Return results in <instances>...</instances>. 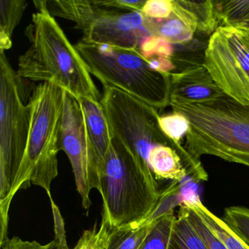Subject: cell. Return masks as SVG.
<instances>
[{
	"label": "cell",
	"mask_w": 249,
	"mask_h": 249,
	"mask_svg": "<svg viewBox=\"0 0 249 249\" xmlns=\"http://www.w3.org/2000/svg\"><path fill=\"white\" fill-rule=\"evenodd\" d=\"M0 244L8 238L11 202L19 190L31 112L20 95L17 73L0 52Z\"/></svg>",
	"instance_id": "cell-4"
},
{
	"label": "cell",
	"mask_w": 249,
	"mask_h": 249,
	"mask_svg": "<svg viewBox=\"0 0 249 249\" xmlns=\"http://www.w3.org/2000/svg\"><path fill=\"white\" fill-rule=\"evenodd\" d=\"M178 2L195 23L196 33L212 35L219 27L215 3L213 0L203 2L178 0Z\"/></svg>",
	"instance_id": "cell-19"
},
{
	"label": "cell",
	"mask_w": 249,
	"mask_h": 249,
	"mask_svg": "<svg viewBox=\"0 0 249 249\" xmlns=\"http://www.w3.org/2000/svg\"><path fill=\"white\" fill-rule=\"evenodd\" d=\"M183 203L196 213L207 227L223 242L227 249H249V245L234 233L222 218L209 211L199 197L184 201Z\"/></svg>",
	"instance_id": "cell-15"
},
{
	"label": "cell",
	"mask_w": 249,
	"mask_h": 249,
	"mask_svg": "<svg viewBox=\"0 0 249 249\" xmlns=\"http://www.w3.org/2000/svg\"><path fill=\"white\" fill-rule=\"evenodd\" d=\"M65 90L52 83L35 87L29 100L31 123L18 187L43 188L52 199L51 186L59 175L57 155Z\"/></svg>",
	"instance_id": "cell-7"
},
{
	"label": "cell",
	"mask_w": 249,
	"mask_h": 249,
	"mask_svg": "<svg viewBox=\"0 0 249 249\" xmlns=\"http://www.w3.org/2000/svg\"><path fill=\"white\" fill-rule=\"evenodd\" d=\"M33 3L37 12L24 32L30 46L18 58V79L52 83L76 98L101 101L87 64L48 11L46 1Z\"/></svg>",
	"instance_id": "cell-1"
},
{
	"label": "cell",
	"mask_w": 249,
	"mask_h": 249,
	"mask_svg": "<svg viewBox=\"0 0 249 249\" xmlns=\"http://www.w3.org/2000/svg\"><path fill=\"white\" fill-rule=\"evenodd\" d=\"M173 12L164 19H152L143 17L145 28L152 36H158L173 46L190 43L196 33V27L189 14L173 0Z\"/></svg>",
	"instance_id": "cell-12"
},
{
	"label": "cell",
	"mask_w": 249,
	"mask_h": 249,
	"mask_svg": "<svg viewBox=\"0 0 249 249\" xmlns=\"http://www.w3.org/2000/svg\"><path fill=\"white\" fill-rule=\"evenodd\" d=\"M188 220L200 236L208 249H227L223 242L207 227L200 217L190 207L183 203Z\"/></svg>",
	"instance_id": "cell-26"
},
{
	"label": "cell",
	"mask_w": 249,
	"mask_h": 249,
	"mask_svg": "<svg viewBox=\"0 0 249 249\" xmlns=\"http://www.w3.org/2000/svg\"><path fill=\"white\" fill-rule=\"evenodd\" d=\"M59 151L68 156L84 209L91 206L90 192H100V168L87 133L84 112L78 98L65 91Z\"/></svg>",
	"instance_id": "cell-9"
},
{
	"label": "cell",
	"mask_w": 249,
	"mask_h": 249,
	"mask_svg": "<svg viewBox=\"0 0 249 249\" xmlns=\"http://www.w3.org/2000/svg\"><path fill=\"white\" fill-rule=\"evenodd\" d=\"M148 164L157 180L180 183L189 177L181 157L176 150L168 145H154L150 151Z\"/></svg>",
	"instance_id": "cell-14"
},
{
	"label": "cell",
	"mask_w": 249,
	"mask_h": 249,
	"mask_svg": "<svg viewBox=\"0 0 249 249\" xmlns=\"http://www.w3.org/2000/svg\"><path fill=\"white\" fill-rule=\"evenodd\" d=\"M168 249H208L188 220L184 207L182 205L173 225Z\"/></svg>",
	"instance_id": "cell-18"
},
{
	"label": "cell",
	"mask_w": 249,
	"mask_h": 249,
	"mask_svg": "<svg viewBox=\"0 0 249 249\" xmlns=\"http://www.w3.org/2000/svg\"><path fill=\"white\" fill-rule=\"evenodd\" d=\"M100 7L107 10L122 12L141 13L146 0H96Z\"/></svg>",
	"instance_id": "cell-29"
},
{
	"label": "cell",
	"mask_w": 249,
	"mask_h": 249,
	"mask_svg": "<svg viewBox=\"0 0 249 249\" xmlns=\"http://www.w3.org/2000/svg\"><path fill=\"white\" fill-rule=\"evenodd\" d=\"M1 249H69L67 240L54 238L46 244H41L36 240L29 241L14 236L8 238L0 244Z\"/></svg>",
	"instance_id": "cell-27"
},
{
	"label": "cell",
	"mask_w": 249,
	"mask_h": 249,
	"mask_svg": "<svg viewBox=\"0 0 249 249\" xmlns=\"http://www.w3.org/2000/svg\"><path fill=\"white\" fill-rule=\"evenodd\" d=\"M176 218L174 210L158 217L139 249H168Z\"/></svg>",
	"instance_id": "cell-21"
},
{
	"label": "cell",
	"mask_w": 249,
	"mask_h": 249,
	"mask_svg": "<svg viewBox=\"0 0 249 249\" xmlns=\"http://www.w3.org/2000/svg\"><path fill=\"white\" fill-rule=\"evenodd\" d=\"M203 65L224 94L249 106V32L220 27L210 36Z\"/></svg>",
	"instance_id": "cell-8"
},
{
	"label": "cell",
	"mask_w": 249,
	"mask_h": 249,
	"mask_svg": "<svg viewBox=\"0 0 249 249\" xmlns=\"http://www.w3.org/2000/svg\"><path fill=\"white\" fill-rule=\"evenodd\" d=\"M27 6L25 0L0 1V52H6L12 47L13 34Z\"/></svg>",
	"instance_id": "cell-17"
},
{
	"label": "cell",
	"mask_w": 249,
	"mask_h": 249,
	"mask_svg": "<svg viewBox=\"0 0 249 249\" xmlns=\"http://www.w3.org/2000/svg\"><path fill=\"white\" fill-rule=\"evenodd\" d=\"M138 52L158 72L170 74L176 71L173 61L174 46L164 39L151 35L143 42Z\"/></svg>",
	"instance_id": "cell-16"
},
{
	"label": "cell",
	"mask_w": 249,
	"mask_h": 249,
	"mask_svg": "<svg viewBox=\"0 0 249 249\" xmlns=\"http://www.w3.org/2000/svg\"><path fill=\"white\" fill-rule=\"evenodd\" d=\"M100 102L112 135L129 148L150 180L157 182L148 164L150 151L156 145H168L176 150L189 176L196 177L204 171L199 160L194 158L181 144L164 135L159 125L157 109L113 87H104Z\"/></svg>",
	"instance_id": "cell-5"
},
{
	"label": "cell",
	"mask_w": 249,
	"mask_h": 249,
	"mask_svg": "<svg viewBox=\"0 0 249 249\" xmlns=\"http://www.w3.org/2000/svg\"><path fill=\"white\" fill-rule=\"evenodd\" d=\"M220 27L237 26L249 18V0L214 1Z\"/></svg>",
	"instance_id": "cell-22"
},
{
	"label": "cell",
	"mask_w": 249,
	"mask_h": 249,
	"mask_svg": "<svg viewBox=\"0 0 249 249\" xmlns=\"http://www.w3.org/2000/svg\"><path fill=\"white\" fill-rule=\"evenodd\" d=\"M78 100L84 112L91 148L101 166L113 139L106 112L100 101L89 98H81Z\"/></svg>",
	"instance_id": "cell-13"
},
{
	"label": "cell",
	"mask_w": 249,
	"mask_h": 249,
	"mask_svg": "<svg viewBox=\"0 0 249 249\" xmlns=\"http://www.w3.org/2000/svg\"><path fill=\"white\" fill-rule=\"evenodd\" d=\"M170 104L205 103L224 94L203 64L170 73Z\"/></svg>",
	"instance_id": "cell-11"
},
{
	"label": "cell",
	"mask_w": 249,
	"mask_h": 249,
	"mask_svg": "<svg viewBox=\"0 0 249 249\" xmlns=\"http://www.w3.org/2000/svg\"><path fill=\"white\" fill-rule=\"evenodd\" d=\"M91 75L157 110L170 106V74L154 70L135 49L79 41L75 45Z\"/></svg>",
	"instance_id": "cell-6"
},
{
	"label": "cell",
	"mask_w": 249,
	"mask_h": 249,
	"mask_svg": "<svg viewBox=\"0 0 249 249\" xmlns=\"http://www.w3.org/2000/svg\"><path fill=\"white\" fill-rule=\"evenodd\" d=\"M237 26L243 27V28L246 29V30H247L249 32V18H248L247 19L245 20V21H243L241 24H239V25Z\"/></svg>",
	"instance_id": "cell-30"
},
{
	"label": "cell",
	"mask_w": 249,
	"mask_h": 249,
	"mask_svg": "<svg viewBox=\"0 0 249 249\" xmlns=\"http://www.w3.org/2000/svg\"><path fill=\"white\" fill-rule=\"evenodd\" d=\"M173 0H146L141 14L152 19H164L173 12Z\"/></svg>",
	"instance_id": "cell-28"
},
{
	"label": "cell",
	"mask_w": 249,
	"mask_h": 249,
	"mask_svg": "<svg viewBox=\"0 0 249 249\" xmlns=\"http://www.w3.org/2000/svg\"><path fill=\"white\" fill-rule=\"evenodd\" d=\"M223 220L242 240L249 245V208L231 206L226 208Z\"/></svg>",
	"instance_id": "cell-25"
},
{
	"label": "cell",
	"mask_w": 249,
	"mask_h": 249,
	"mask_svg": "<svg viewBox=\"0 0 249 249\" xmlns=\"http://www.w3.org/2000/svg\"><path fill=\"white\" fill-rule=\"evenodd\" d=\"M158 122L164 135L178 143H180L190 128L189 120L181 113L176 112L159 116Z\"/></svg>",
	"instance_id": "cell-24"
},
{
	"label": "cell",
	"mask_w": 249,
	"mask_h": 249,
	"mask_svg": "<svg viewBox=\"0 0 249 249\" xmlns=\"http://www.w3.org/2000/svg\"><path fill=\"white\" fill-rule=\"evenodd\" d=\"M102 218L112 229L139 227L151 218L161 196L135 156L116 137L100 169Z\"/></svg>",
	"instance_id": "cell-3"
},
{
	"label": "cell",
	"mask_w": 249,
	"mask_h": 249,
	"mask_svg": "<svg viewBox=\"0 0 249 249\" xmlns=\"http://www.w3.org/2000/svg\"><path fill=\"white\" fill-rule=\"evenodd\" d=\"M157 218L151 217L139 227L111 228L108 249H139Z\"/></svg>",
	"instance_id": "cell-20"
},
{
	"label": "cell",
	"mask_w": 249,
	"mask_h": 249,
	"mask_svg": "<svg viewBox=\"0 0 249 249\" xmlns=\"http://www.w3.org/2000/svg\"><path fill=\"white\" fill-rule=\"evenodd\" d=\"M111 231L108 222L102 218L100 228L85 230L73 249H108Z\"/></svg>",
	"instance_id": "cell-23"
},
{
	"label": "cell",
	"mask_w": 249,
	"mask_h": 249,
	"mask_svg": "<svg viewBox=\"0 0 249 249\" xmlns=\"http://www.w3.org/2000/svg\"><path fill=\"white\" fill-rule=\"evenodd\" d=\"M97 10L81 29V41L139 51L151 36L141 13L122 12L102 8L95 0Z\"/></svg>",
	"instance_id": "cell-10"
},
{
	"label": "cell",
	"mask_w": 249,
	"mask_h": 249,
	"mask_svg": "<svg viewBox=\"0 0 249 249\" xmlns=\"http://www.w3.org/2000/svg\"><path fill=\"white\" fill-rule=\"evenodd\" d=\"M190 128L185 148L196 160L212 155L249 167V106L224 94L201 103H171Z\"/></svg>",
	"instance_id": "cell-2"
}]
</instances>
